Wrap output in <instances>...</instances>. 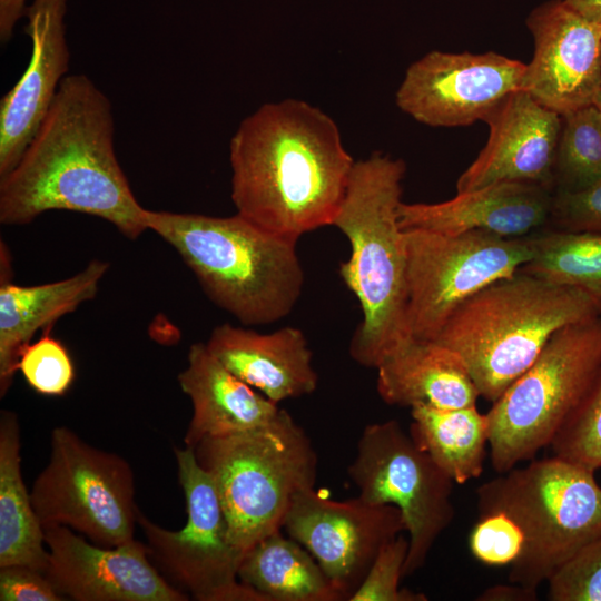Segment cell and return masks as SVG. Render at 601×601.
Instances as JSON below:
<instances>
[{
	"label": "cell",
	"instance_id": "obj_32",
	"mask_svg": "<svg viewBox=\"0 0 601 601\" xmlns=\"http://www.w3.org/2000/svg\"><path fill=\"white\" fill-rule=\"evenodd\" d=\"M546 583L550 601H601V536L581 548Z\"/></svg>",
	"mask_w": 601,
	"mask_h": 601
},
{
	"label": "cell",
	"instance_id": "obj_2",
	"mask_svg": "<svg viewBox=\"0 0 601 601\" xmlns=\"http://www.w3.org/2000/svg\"><path fill=\"white\" fill-rule=\"evenodd\" d=\"M229 161L237 214L296 243L333 226L355 165L336 122L298 99L264 104L246 117Z\"/></svg>",
	"mask_w": 601,
	"mask_h": 601
},
{
	"label": "cell",
	"instance_id": "obj_35",
	"mask_svg": "<svg viewBox=\"0 0 601 601\" xmlns=\"http://www.w3.org/2000/svg\"><path fill=\"white\" fill-rule=\"evenodd\" d=\"M1 601H61L46 574L33 568L12 564L0 566Z\"/></svg>",
	"mask_w": 601,
	"mask_h": 601
},
{
	"label": "cell",
	"instance_id": "obj_29",
	"mask_svg": "<svg viewBox=\"0 0 601 601\" xmlns=\"http://www.w3.org/2000/svg\"><path fill=\"white\" fill-rule=\"evenodd\" d=\"M551 447L555 456L565 461L593 472L601 469V367Z\"/></svg>",
	"mask_w": 601,
	"mask_h": 601
},
{
	"label": "cell",
	"instance_id": "obj_31",
	"mask_svg": "<svg viewBox=\"0 0 601 601\" xmlns=\"http://www.w3.org/2000/svg\"><path fill=\"white\" fill-rule=\"evenodd\" d=\"M407 552L408 539L402 533L386 542L348 601H426L425 594L400 588Z\"/></svg>",
	"mask_w": 601,
	"mask_h": 601
},
{
	"label": "cell",
	"instance_id": "obj_25",
	"mask_svg": "<svg viewBox=\"0 0 601 601\" xmlns=\"http://www.w3.org/2000/svg\"><path fill=\"white\" fill-rule=\"evenodd\" d=\"M238 578L266 601L345 600L315 558L282 530L263 538L244 553Z\"/></svg>",
	"mask_w": 601,
	"mask_h": 601
},
{
	"label": "cell",
	"instance_id": "obj_38",
	"mask_svg": "<svg viewBox=\"0 0 601 601\" xmlns=\"http://www.w3.org/2000/svg\"><path fill=\"white\" fill-rule=\"evenodd\" d=\"M564 2L582 16L601 21V0H564Z\"/></svg>",
	"mask_w": 601,
	"mask_h": 601
},
{
	"label": "cell",
	"instance_id": "obj_24",
	"mask_svg": "<svg viewBox=\"0 0 601 601\" xmlns=\"http://www.w3.org/2000/svg\"><path fill=\"white\" fill-rule=\"evenodd\" d=\"M20 426L16 413H0V566L21 564L46 573L49 552L43 528L21 474Z\"/></svg>",
	"mask_w": 601,
	"mask_h": 601
},
{
	"label": "cell",
	"instance_id": "obj_40",
	"mask_svg": "<svg viewBox=\"0 0 601 601\" xmlns=\"http://www.w3.org/2000/svg\"><path fill=\"white\" fill-rule=\"evenodd\" d=\"M600 318H601V314H600Z\"/></svg>",
	"mask_w": 601,
	"mask_h": 601
},
{
	"label": "cell",
	"instance_id": "obj_9",
	"mask_svg": "<svg viewBox=\"0 0 601 601\" xmlns=\"http://www.w3.org/2000/svg\"><path fill=\"white\" fill-rule=\"evenodd\" d=\"M134 495V473L124 457L67 426L52 430L49 461L30 491L42 528L63 525L105 548L126 544L137 524Z\"/></svg>",
	"mask_w": 601,
	"mask_h": 601
},
{
	"label": "cell",
	"instance_id": "obj_20",
	"mask_svg": "<svg viewBox=\"0 0 601 601\" xmlns=\"http://www.w3.org/2000/svg\"><path fill=\"white\" fill-rule=\"evenodd\" d=\"M206 346L228 371L277 404L318 385L312 351L297 327L262 334L226 323L213 329Z\"/></svg>",
	"mask_w": 601,
	"mask_h": 601
},
{
	"label": "cell",
	"instance_id": "obj_13",
	"mask_svg": "<svg viewBox=\"0 0 601 601\" xmlns=\"http://www.w3.org/2000/svg\"><path fill=\"white\" fill-rule=\"evenodd\" d=\"M526 63L494 51L433 50L414 61L396 91L397 107L431 127L485 120L511 93L524 90Z\"/></svg>",
	"mask_w": 601,
	"mask_h": 601
},
{
	"label": "cell",
	"instance_id": "obj_30",
	"mask_svg": "<svg viewBox=\"0 0 601 601\" xmlns=\"http://www.w3.org/2000/svg\"><path fill=\"white\" fill-rule=\"evenodd\" d=\"M18 371L39 394L63 395L75 380V367L67 348L46 328L36 342L26 345L19 355Z\"/></svg>",
	"mask_w": 601,
	"mask_h": 601
},
{
	"label": "cell",
	"instance_id": "obj_22",
	"mask_svg": "<svg viewBox=\"0 0 601 601\" xmlns=\"http://www.w3.org/2000/svg\"><path fill=\"white\" fill-rule=\"evenodd\" d=\"M0 395L11 386L19 355L40 328H48L82 303L95 298L109 263L91 260L81 272L53 283L21 286L7 278L8 254L1 244Z\"/></svg>",
	"mask_w": 601,
	"mask_h": 601
},
{
	"label": "cell",
	"instance_id": "obj_8",
	"mask_svg": "<svg viewBox=\"0 0 601 601\" xmlns=\"http://www.w3.org/2000/svg\"><path fill=\"white\" fill-rule=\"evenodd\" d=\"M600 367V315L559 329L486 413L493 469L505 473L551 445Z\"/></svg>",
	"mask_w": 601,
	"mask_h": 601
},
{
	"label": "cell",
	"instance_id": "obj_15",
	"mask_svg": "<svg viewBox=\"0 0 601 601\" xmlns=\"http://www.w3.org/2000/svg\"><path fill=\"white\" fill-rule=\"evenodd\" d=\"M526 24L534 51L524 90L561 116L594 105L601 93V21L552 0L535 8Z\"/></svg>",
	"mask_w": 601,
	"mask_h": 601
},
{
	"label": "cell",
	"instance_id": "obj_36",
	"mask_svg": "<svg viewBox=\"0 0 601 601\" xmlns=\"http://www.w3.org/2000/svg\"><path fill=\"white\" fill-rule=\"evenodd\" d=\"M28 0H0V41L7 43L17 22L24 17Z\"/></svg>",
	"mask_w": 601,
	"mask_h": 601
},
{
	"label": "cell",
	"instance_id": "obj_23",
	"mask_svg": "<svg viewBox=\"0 0 601 601\" xmlns=\"http://www.w3.org/2000/svg\"><path fill=\"white\" fill-rule=\"evenodd\" d=\"M376 390L390 405L476 406L479 391L463 359L435 341L410 338L378 365Z\"/></svg>",
	"mask_w": 601,
	"mask_h": 601
},
{
	"label": "cell",
	"instance_id": "obj_26",
	"mask_svg": "<svg viewBox=\"0 0 601 601\" xmlns=\"http://www.w3.org/2000/svg\"><path fill=\"white\" fill-rule=\"evenodd\" d=\"M411 416L410 434L455 484L482 474L489 445L486 414L476 406L445 410L417 404Z\"/></svg>",
	"mask_w": 601,
	"mask_h": 601
},
{
	"label": "cell",
	"instance_id": "obj_27",
	"mask_svg": "<svg viewBox=\"0 0 601 601\" xmlns=\"http://www.w3.org/2000/svg\"><path fill=\"white\" fill-rule=\"evenodd\" d=\"M531 238L533 256L520 270L580 288L601 304V233L554 229Z\"/></svg>",
	"mask_w": 601,
	"mask_h": 601
},
{
	"label": "cell",
	"instance_id": "obj_33",
	"mask_svg": "<svg viewBox=\"0 0 601 601\" xmlns=\"http://www.w3.org/2000/svg\"><path fill=\"white\" fill-rule=\"evenodd\" d=\"M469 545L473 556L486 565H511L521 554L523 534L506 514L489 512L479 514Z\"/></svg>",
	"mask_w": 601,
	"mask_h": 601
},
{
	"label": "cell",
	"instance_id": "obj_19",
	"mask_svg": "<svg viewBox=\"0 0 601 601\" xmlns=\"http://www.w3.org/2000/svg\"><path fill=\"white\" fill-rule=\"evenodd\" d=\"M553 189L528 181H501L456 193L441 203H401L398 223L403 230H427L459 235L483 230L503 237H526L549 221Z\"/></svg>",
	"mask_w": 601,
	"mask_h": 601
},
{
	"label": "cell",
	"instance_id": "obj_4",
	"mask_svg": "<svg viewBox=\"0 0 601 601\" xmlns=\"http://www.w3.org/2000/svg\"><path fill=\"white\" fill-rule=\"evenodd\" d=\"M147 227L180 255L208 297L244 325L287 316L303 290L296 242L245 217L147 209Z\"/></svg>",
	"mask_w": 601,
	"mask_h": 601
},
{
	"label": "cell",
	"instance_id": "obj_11",
	"mask_svg": "<svg viewBox=\"0 0 601 601\" xmlns=\"http://www.w3.org/2000/svg\"><path fill=\"white\" fill-rule=\"evenodd\" d=\"M407 328L434 341L452 313L492 283L513 275L533 256L531 235L503 237L483 230L442 235L404 230Z\"/></svg>",
	"mask_w": 601,
	"mask_h": 601
},
{
	"label": "cell",
	"instance_id": "obj_18",
	"mask_svg": "<svg viewBox=\"0 0 601 601\" xmlns=\"http://www.w3.org/2000/svg\"><path fill=\"white\" fill-rule=\"evenodd\" d=\"M68 0H32L24 13L31 41L28 66L0 101V177L18 162L69 70Z\"/></svg>",
	"mask_w": 601,
	"mask_h": 601
},
{
	"label": "cell",
	"instance_id": "obj_5",
	"mask_svg": "<svg viewBox=\"0 0 601 601\" xmlns=\"http://www.w3.org/2000/svg\"><path fill=\"white\" fill-rule=\"evenodd\" d=\"M600 314L587 292L519 269L462 303L434 341L460 355L480 396L493 403L559 329Z\"/></svg>",
	"mask_w": 601,
	"mask_h": 601
},
{
	"label": "cell",
	"instance_id": "obj_7",
	"mask_svg": "<svg viewBox=\"0 0 601 601\" xmlns=\"http://www.w3.org/2000/svg\"><path fill=\"white\" fill-rule=\"evenodd\" d=\"M479 514L499 511L521 529L523 548L509 581L538 590L581 548L601 536L594 472L559 456L531 460L481 484Z\"/></svg>",
	"mask_w": 601,
	"mask_h": 601
},
{
	"label": "cell",
	"instance_id": "obj_16",
	"mask_svg": "<svg viewBox=\"0 0 601 601\" xmlns=\"http://www.w3.org/2000/svg\"><path fill=\"white\" fill-rule=\"evenodd\" d=\"M49 560L46 577L55 590L75 601H187L135 539L105 548L63 525L43 528Z\"/></svg>",
	"mask_w": 601,
	"mask_h": 601
},
{
	"label": "cell",
	"instance_id": "obj_10",
	"mask_svg": "<svg viewBox=\"0 0 601 601\" xmlns=\"http://www.w3.org/2000/svg\"><path fill=\"white\" fill-rule=\"evenodd\" d=\"M187 521L171 531L150 521L139 509L148 555L176 589L198 601H266L243 583V553L233 543L227 519L211 476L198 464L194 450L175 447Z\"/></svg>",
	"mask_w": 601,
	"mask_h": 601
},
{
	"label": "cell",
	"instance_id": "obj_28",
	"mask_svg": "<svg viewBox=\"0 0 601 601\" xmlns=\"http://www.w3.org/2000/svg\"><path fill=\"white\" fill-rule=\"evenodd\" d=\"M554 191H577L601 179V110L585 106L562 115Z\"/></svg>",
	"mask_w": 601,
	"mask_h": 601
},
{
	"label": "cell",
	"instance_id": "obj_34",
	"mask_svg": "<svg viewBox=\"0 0 601 601\" xmlns=\"http://www.w3.org/2000/svg\"><path fill=\"white\" fill-rule=\"evenodd\" d=\"M558 230L601 233V179L577 191H553L550 219Z\"/></svg>",
	"mask_w": 601,
	"mask_h": 601
},
{
	"label": "cell",
	"instance_id": "obj_14",
	"mask_svg": "<svg viewBox=\"0 0 601 601\" xmlns=\"http://www.w3.org/2000/svg\"><path fill=\"white\" fill-rule=\"evenodd\" d=\"M283 528L348 600L382 546L405 531V523L394 505L370 503L361 496L332 500L313 487L295 496Z\"/></svg>",
	"mask_w": 601,
	"mask_h": 601
},
{
	"label": "cell",
	"instance_id": "obj_21",
	"mask_svg": "<svg viewBox=\"0 0 601 601\" xmlns=\"http://www.w3.org/2000/svg\"><path fill=\"white\" fill-rule=\"evenodd\" d=\"M188 364L178 374L181 391L189 397L193 415L184 437L194 449L206 437L247 432L270 423L278 404L228 371L207 348L195 343Z\"/></svg>",
	"mask_w": 601,
	"mask_h": 601
},
{
	"label": "cell",
	"instance_id": "obj_39",
	"mask_svg": "<svg viewBox=\"0 0 601 601\" xmlns=\"http://www.w3.org/2000/svg\"><path fill=\"white\" fill-rule=\"evenodd\" d=\"M594 105H597L599 107V109L601 110V93L599 95V97H598Z\"/></svg>",
	"mask_w": 601,
	"mask_h": 601
},
{
	"label": "cell",
	"instance_id": "obj_37",
	"mask_svg": "<svg viewBox=\"0 0 601 601\" xmlns=\"http://www.w3.org/2000/svg\"><path fill=\"white\" fill-rule=\"evenodd\" d=\"M536 590L512 583L499 584L487 588L477 600L480 601H533L536 600Z\"/></svg>",
	"mask_w": 601,
	"mask_h": 601
},
{
	"label": "cell",
	"instance_id": "obj_17",
	"mask_svg": "<svg viewBox=\"0 0 601 601\" xmlns=\"http://www.w3.org/2000/svg\"><path fill=\"white\" fill-rule=\"evenodd\" d=\"M487 141L460 175L456 193L501 181H528L554 191V162L562 116L528 91L511 93L484 120Z\"/></svg>",
	"mask_w": 601,
	"mask_h": 601
},
{
	"label": "cell",
	"instance_id": "obj_12",
	"mask_svg": "<svg viewBox=\"0 0 601 601\" xmlns=\"http://www.w3.org/2000/svg\"><path fill=\"white\" fill-rule=\"evenodd\" d=\"M347 474L358 496L401 511L408 539L403 577L420 570L454 520V481L396 420L364 427Z\"/></svg>",
	"mask_w": 601,
	"mask_h": 601
},
{
	"label": "cell",
	"instance_id": "obj_6",
	"mask_svg": "<svg viewBox=\"0 0 601 601\" xmlns=\"http://www.w3.org/2000/svg\"><path fill=\"white\" fill-rule=\"evenodd\" d=\"M193 450L215 483L231 541L243 554L282 530L295 496L315 487L317 453L284 408L262 427L206 437Z\"/></svg>",
	"mask_w": 601,
	"mask_h": 601
},
{
	"label": "cell",
	"instance_id": "obj_1",
	"mask_svg": "<svg viewBox=\"0 0 601 601\" xmlns=\"http://www.w3.org/2000/svg\"><path fill=\"white\" fill-rule=\"evenodd\" d=\"M108 97L86 75H67L17 165L0 177V223L26 225L50 210L99 217L125 237L147 227L118 162Z\"/></svg>",
	"mask_w": 601,
	"mask_h": 601
},
{
	"label": "cell",
	"instance_id": "obj_3",
	"mask_svg": "<svg viewBox=\"0 0 601 601\" xmlns=\"http://www.w3.org/2000/svg\"><path fill=\"white\" fill-rule=\"evenodd\" d=\"M405 170L403 160L380 152L355 161L333 223L351 244L339 274L361 305L362 322L349 354L365 367L377 368L412 338L406 316V249L398 223Z\"/></svg>",
	"mask_w": 601,
	"mask_h": 601
}]
</instances>
